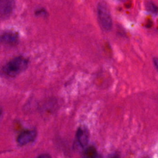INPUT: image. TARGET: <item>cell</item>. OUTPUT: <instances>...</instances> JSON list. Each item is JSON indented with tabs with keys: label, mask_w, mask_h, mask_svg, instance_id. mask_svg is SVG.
Wrapping results in <instances>:
<instances>
[{
	"label": "cell",
	"mask_w": 158,
	"mask_h": 158,
	"mask_svg": "<svg viewBox=\"0 0 158 158\" xmlns=\"http://www.w3.org/2000/svg\"><path fill=\"white\" fill-rule=\"evenodd\" d=\"M77 139L80 146L85 148L88 144L89 141V132L85 127H80L77 131Z\"/></svg>",
	"instance_id": "5b68a950"
},
{
	"label": "cell",
	"mask_w": 158,
	"mask_h": 158,
	"mask_svg": "<svg viewBox=\"0 0 158 158\" xmlns=\"http://www.w3.org/2000/svg\"><path fill=\"white\" fill-rule=\"evenodd\" d=\"M37 135L35 130H28L22 132L17 138V142L20 146H24L33 141Z\"/></svg>",
	"instance_id": "3957f363"
},
{
	"label": "cell",
	"mask_w": 158,
	"mask_h": 158,
	"mask_svg": "<svg viewBox=\"0 0 158 158\" xmlns=\"http://www.w3.org/2000/svg\"><path fill=\"white\" fill-rule=\"evenodd\" d=\"M98 16L102 28L109 31L112 27V20L109 10L105 3L101 2L98 6Z\"/></svg>",
	"instance_id": "7a4b0ae2"
},
{
	"label": "cell",
	"mask_w": 158,
	"mask_h": 158,
	"mask_svg": "<svg viewBox=\"0 0 158 158\" xmlns=\"http://www.w3.org/2000/svg\"><path fill=\"white\" fill-rule=\"evenodd\" d=\"M85 155L88 157H96L97 156V152L94 148L89 147L85 151Z\"/></svg>",
	"instance_id": "52a82bcc"
},
{
	"label": "cell",
	"mask_w": 158,
	"mask_h": 158,
	"mask_svg": "<svg viewBox=\"0 0 158 158\" xmlns=\"http://www.w3.org/2000/svg\"><path fill=\"white\" fill-rule=\"evenodd\" d=\"M146 8L149 11L151 12L152 13H156L158 11L157 7L153 3H151L150 2H147Z\"/></svg>",
	"instance_id": "ba28073f"
},
{
	"label": "cell",
	"mask_w": 158,
	"mask_h": 158,
	"mask_svg": "<svg viewBox=\"0 0 158 158\" xmlns=\"http://www.w3.org/2000/svg\"><path fill=\"white\" fill-rule=\"evenodd\" d=\"M40 157H50L49 156H48V154H43V155H41V156H39Z\"/></svg>",
	"instance_id": "30bf717a"
},
{
	"label": "cell",
	"mask_w": 158,
	"mask_h": 158,
	"mask_svg": "<svg viewBox=\"0 0 158 158\" xmlns=\"http://www.w3.org/2000/svg\"><path fill=\"white\" fill-rule=\"evenodd\" d=\"M19 40L18 34L12 31H6L0 33V43L14 45L17 43Z\"/></svg>",
	"instance_id": "277c9868"
},
{
	"label": "cell",
	"mask_w": 158,
	"mask_h": 158,
	"mask_svg": "<svg viewBox=\"0 0 158 158\" xmlns=\"http://www.w3.org/2000/svg\"><path fill=\"white\" fill-rule=\"evenodd\" d=\"M153 62H154V65H155L156 68L158 70V58H157V57L154 58L153 59Z\"/></svg>",
	"instance_id": "9c48e42d"
},
{
	"label": "cell",
	"mask_w": 158,
	"mask_h": 158,
	"mask_svg": "<svg viewBox=\"0 0 158 158\" xmlns=\"http://www.w3.org/2000/svg\"><path fill=\"white\" fill-rule=\"evenodd\" d=\"M13 0H0V15H6L11 12L14 7Z\"/></svg>",
	"instance_id": "8992f818"
},
{
	"label": "cell",
	"mask_w": 158,
	"mask_h": 158,
	"mask_svg": "<svg viewBox=\"0 0 158 158\" xmlns=\"http://www.w3.org/2000/svg\"><path fill=\"white\" fill-rule=\"evenodd\" d=\"M28 60L23 56L16 57L9 61L3 67V72L8 76L14 77L23 72L28 67Z\"/></svg>",
	"instance_id": "6da1fadb"
},
{
	"label": "cell",
	"mask_w": 158,
	"mask_h": 158,
	"mask_svg": "<svg viewBox=\"0 0 158 158\" xmlns=\"http://www.w3.org/2000/svg\"><path fill=\"white\" fill-rule=\"evenodd\" d=\"M1 113H2V110H1V109H0V116H1Z\"/></svg>",
	"instance_id": "8fae6325"
}]
</instances>
